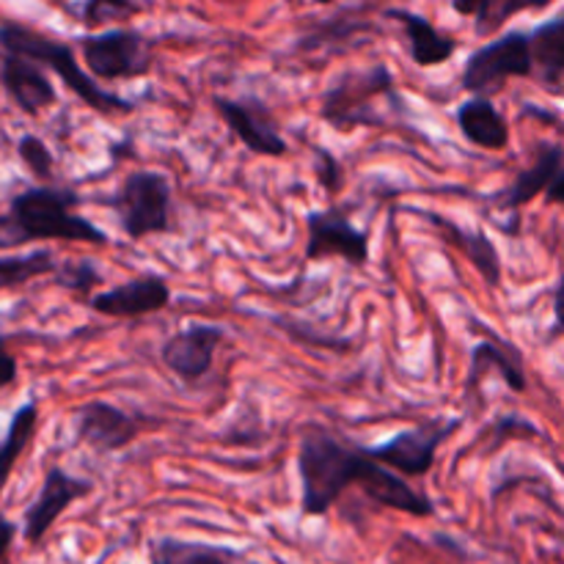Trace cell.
I'll return each mask as SVG.
<instances>
[{
  "instance_id": "cell-9",
  "label": "cell",
  "mask_w": 564,
  "mask_h": 564,
  "mask_svg": "<svg viewBox=\"0 0 564 564\" xmlns=\"http://www.w3.org/2000/svg\"><path fill=\"white\" fill-rule=\"evenodd\" d=\"M306 262L341 259L352 268H367L369 235L350 220V209L323 207L306 213Z\"/></svg>"
},
{
  "instance_id": "cell-2",
  "label": "cell",
  "mask_w": 564,
  "mask_h": 564,
  "mask_svg": "<svg viewBox=\"0 0 564 564\" xmlns=\"http://www.w3.org/2000/svg\"><path fill=\"white\" fill-rule=\"evenodd\" d=\"M80 204L83 196L72 187H25L11 196L9 209L0 215V251H14L36 240L110 246L108 231L77 215Z\"/></svg>"
},
{
  "instance_id": "cell-34",
  "label": "cell",
  "mask_w": 564,
  "mask_h": 564,
  "mask_svg": "<svg viewBox=\"0 0 564 564\" xmlns=\"http://www.w3.org/2000/svg\"><path fill=\"white\" fill-rule=\"evenodd\" d=\"M554 336H564V270L556 281V292H554V328H551V339Z\"/></svg>"
},
{
  "instance_id": "cell-6",
  "label": "cell",
  "mask_w": 564,
  "mask_h": 564,
  "mask_svg": "<svg viewBox=\"0 0 564 564\" xmlns=\"http://www.w3.org/2000/svg\"><path fill=\"white\" fill-rule=\"evenodd\" d=\"M83 64L94 80H138L152 72V42L138 28H110L77 39Z\"/></svg>"
},
{
  "instance_id": "cell-12",
  "label": "cell",
  "mask_w": 564,
  "mask_h": 564,
  "mask_svg": "<svg viewBox=\"0 0 564 564\" xmlns=\"http://www.w3.org/2000/svg\"><path fill=\"white\" fill-rule=\"evenodd\" d=\"M468 328L474 334H479V345L471 350V364H468V378H466V400L477 397V391L482 389V380L488 378V372L501 375L507 386H510L516 394H527L529 380H527V367H523V356L512 341H507L505 336L496 334L488 323L477 317H466Z\"/></svg>"
},
{
  "instance_id": "cell-15",
  "label": "cell",
  "mask_w": 564,
  "mask_h": 564,
  "mask_svg": "<svg viewBox=\"0 0 564 564\" xmlns=\"http://www.w3.org/2000/svg\"><path fill=\"white\" fill-rule=\"evenodd\" d=\"M88 308L105 317H143V314L163 312L171 303V286L163 275L141 273L119 286L97 292L88 297Z\"/></svg>"
},
{
  "instance_id": "cell-13",
  "label": "cell",
  "mask_w": 564,
  "mask_h": 564,
  "mask_svg": "<svg viewBox=\"0 0 564 564\" xmlns=\"http://www.w3.org/2000/svg\"><path fill=\"white\" fill-rule=\"evenodd\" d=\"M94 494V482L86 477H75L66 468L53 466L42 479V488L39 496L33 499V505L25 510L22 518V538L28 545H39L47 538L50 529L55 527L61 516L69 510L75 501L86 499Z\"/></svg>"
},
{
  "instance_id": "cell-16",
  "label": "cell",
  "mask_w": 564,
  "mask_h": 564,
  "mask_svg": "<svg viewBox=\"0 0 564 564\" xmlns=\"http://www.w3.org/2000/svg\"><path fill=\"white\" fill-rule=\"evenodd\" d=\"M413 213L422 215V218L438 231V237L446 246L457 248V251L471 262V268L482 275L485 284L501 286L505 270H501L499 248H496V242L490 240L482 229H466V226H460L457 220L446 218V215L441 213H430V209H413Z\"/></svg>"
},
{
  "instance_id": "cell-29",
  "label": "cell",
  "mask_w": 564,
  "mask_h": 564,
  "mask_svg": "<svg viewBox=\"0 0 564 564\" xmlns=\"http://www.w3.org/2000/svg\"><path fill=\"white\" fill-rule=\"evenodd\" d=\"M17 158H20V163L25 165L42 185L55 176L53 152H50V147L39 135H22L20 141H17Z\"/></svg>"
},
{
  "instance_id": "cell-10",
  "label": "cell",
  "mask_w": 564,
  "mask_h": 564,
  "mask_svg": "<svg viewBox=\"0 0 564 564\" xmlns=\"http://www.w3.org/2000/svg\"><path fill=\"white\" fill-rule=\"evenodd\" d=\"M215 113L220 116L231 135L248 149V152L259 154V158H286L290 154V143L279 132L275 116L262 99L257 97H224L215 94L213 97Z\"/></svg>"
},
{
  "instance_id": "cell-26",
  "label": "cell",
  "mask_w": 564,
  "mask_h": 564,
  "mask_svg": "<svg viewBox=\"0 0 564 564\" xmlns=\"http://www.w3.org/2000/svg\"><path fill=\"white\" fill-rule=\"evenodd\" d=\"M58 268V259L50 248H39L31 253H14V257H0V292L17 290L42 275H53Z\"/></svg>"
},
{
  "instance_id": "cell-3",
  "label": "cell",
  "mask_w": 564,
  "mask_h": 564,
  "mask_svg": "<svg viewBox=\"0 0 564 564\" xmlns=\"http://www.w3.org/2000/svg\"><path fill=\"white\" fill-rule=\"evenodd\" d=\"M0 53L20 55V58L33 61V64H39L42 69H50L53 75H58L61 83H64L86 108H91L94 113L127 116L138 110V105L132 102V99L99 86V83L83 69L72 44L47 36V33L36 31V28H28L14 20L0 22Z\"/></svg>"
},
{
  "instance_id": "cell-8",
  "label": "cell",
  "mask_w": 564,
  "mask_h": 564,
  "mask_svg": "<svg viewBox=\"0 0 564 564\" xmlns=\"http://www.w3.org/2000/svg\"><path fill=\"white\" fill-rule=\"evenodd\" d=\"M460 430L457 419H435V422L416 424V427L400 430L389 441L378 446H364L369 457L380 466L391 468L400 477L422 479L433 471L435 455L441 446Z\"/></svg>"
},
{
  "instance_id": "cell-20",
  "label": "cell",
  "mask_w": 564,
  "mask_h": 564,
  "mask_svg": "<svg viewBox=\"0 0 564 564\" xmlns=\"http://www.w3.org/2000/svg\"><path fill=\"white\" fill-rule=\"evenodd\" d=\"M457 130L468 143L485 152H505L510 147V124L488 97H468L457 108Z\"/></svg>"
},
{
  "instance_id": "cell-31",
  "label": "cell",
  "mask_w": 564,
  "mask_h": 564,
  "mask_svg": "<svg viewBox=\"0 0 564 564\" xmlns=\"http://www.w3.org/2000/svg\"><path fill=\"white\" fill-rule=\"evenodd\" d=\"M540 435V430L534 427L529 419L518 416V413H507V416H499L490 427V446L488 452H496L501 444H507L510 438H534Z\"/></svg>"
},
{
  "instance_id": "cell-28",
  "label": "cell",
  "mask_w": 564,
  "mask_h": 564,
  "mask_svg": "<svg viewBox=\"0 0 564 564\" xmlns=\"http://www.w3.org/2000/svg\"><path fill=\"white\" fill-rule=\"evenodd\" d=\"M55 284L61 290H69L75 292L77 297L88 301L91 297L94 286L102 284V273H99L97 264L91 259H72V262H58L55 268Z\"/></svg>"
},
{
  "instance_id": "cell-30",
  "label": "cell",
  "mask_w": 564,
  "mask_h": 564,
  "mask_svg": "<svg viewBox=\"0 0 564 564\" xmlns=\"http://www.w3.org/2000/svg\"><path fill=\"white\" fill-rule=\"evenodd\" d=\"M312 160H314V176H317V185L323 187L328 196H339L341 187H345V169H341L339 158H336L330 149L312 147Z\"/></svg>"
},
{
  "instance_id": "cell-7",
  "label": "cell",
  "mask_w": 564,
  "mask_h": 564,
  "mask_svg": "<svg viewBox=\"0 0 564 564\" xmlns=\"http://www.w3.org/2000/svg\"><path fill=\"white\" fill-rule=\"evenodd\" d=\"M532 53L527 31H507L474 50L463 64L460 88L471 97H494L516 77H532Z\"/></svg>"
},
{
  "instance_id": "cell-25",
  "label": "cell",
  "mask_w": 564,
  "mask_h": 564,
  "mask_svg": "<svg viewBox=\"0 0 564 564\" xmlns=\"http://www.w3.org/2000/svg\"><path fill=\"white\" fill-rule=\"evenodd\" d=\"M154 564H240V554L226 545L196 543V540L158 538L152 543Z\"/></svg>"
},
{
  "instance_id": "cell-36",
  "label": "cell",
  "mask_w": 564,
  "mask_h": 564,
  "mask_svg": "<svg viewBox=\"0 0 564 564\" xmlns=\"http://www.w3.org/2000/svg\"><path fill=\"white\" fill-rule=\"evenodd\" d=\"M545 202L549 204H564V160L560 163V169L554 171V176H551L549 187H545Z\"/></svg>"
},
{
  "instance_id": "cell-33",
  "label": "cell",
  "mask_w": 564,
  "mask_h": 564,
  "mask_svg": "<svg viewBox=\"0 0 564 564\" xmlns=\"http://www.w3.org/2000/svg\"><path fill=\"white\" fill-rule=\"evenodd\" d=\"M17 358L11 356V350L6 347V336H0V391L9 389L17 383Z\"/></svg>"
},
{
  "instance_id": "cell-17",
  "label": "cell",
  "mask_w": 564,
  "mask_h": 564,
  "mask_svg": "<svg viewBox=\"0 0 564 564\" xmlns=\"http://www.w3.org/2000/svg\"><path fill=\"white\" fill-rule=\"evenodd\" d=\"M0 86L25 116H39L58 102V91L47 69L20 55L0 53Z\"/></svg>"
},
{
  "instance_id": "cell-35",
  "label": "cell",
  "mask_w": 564,
  "mask_h": 564,
  "mask_svg": "<svg viewBox=\"0 0 564 564\" xmlns=\"http://www.w3.org/2000/svg\"><path fill=\"white\" fill-rule=\"evenodd\" d=\"M14 538H17V527L3 516V512H0V564H9V551H11V543H14Z\"/></svg>"
},
{
  "instance_id": "cell-19",
  "label": "cell",
  "mask_w": 564,
  "mask_h": 564,
  "mask_svg": "<svg viewBox=\"0 0 564 564\" xmlns=\"http://www.w3.org/2000/svg\"><path fill=\"white\" fill-rule=\"evenodd\" d=\"M564 160V147L562 143H540L538 152H534V160L529 169L518 171L516 180L510 182V187H505L501 193H496L494 204L501 209V213H518L521 207H527L529 202H534L538 196H543L545 187H549L551 176L560 169Z\"/></svg>"
},
{
  "instance_id": "cell-23",
  "label": "cell",
  "mask_w": 564,
  "mask_h": 564,
  "mask_svg": "<svg viewBox=\"0 0 564 564\" xmlns=\"http://www.w3.org/2000/svg\"><path fill=\"white\" fill-rule=\"evenodd\" d=\"M39 427V405L33 400L22 402L14 413H11L9 430H6L3 441H0V494L9 485L11 474H14L17 460L25 455V449L31 446L33 435Z\"/></svg>"
},
{
  "instance_id": "cell-1",
  "label": "cell",
  "mask_w": 564,
  "mask_h": 564,
  "mask_svg": "<svg viewBox=\"0 0 564 564\" xmlns=\"http://www.w3.org/2000/svg\"><path fill=\"white\" fill-rule=\"evenodd\" d=\"M297 474H301V512L306 518L328 516L341 494L352 485H358L375 505L386 510L405 512L413 518L435 516L433 499L411 488L391 468L375 463L364 452V444L341 438L317 424L301 433Z\"/></svg>"
},
{
  "instance_id": "cell-22",
  "label": "cell",
  "mask_w": 564,
  "mask_h": 564,
  "mask_svg": "<svg viewBox=\"0 0 564 564\" xmlns=\"http://www.w3.org/2000/svg\"><path fill=\"white\" fill-rule=\"evenodd\" d=\"M554 0H452V9L460 17H471L474 31L479 36H490V33L501 31L512 17L523 14V11H540L549 9Z\"/></svg>"
},
{
  "instance_id": "cell-4",
  "label": "cell",
  "mask_w": 564,
  "mask_h": 564,
  "mask_svg": "<svg viewBox=\"0 0 564 564\" xmlns=\"http://www.w3.org/2000/svg\"><path fill=\"white\" fill-rule=\"evenodd\" d=\"M380 102L408 108L397 88L394 72L386 64L347 69L325 88L323 99H319V119L334 127L336 132L383 130L394 121L383 113Z\"/></svg>"
},
{
  "instance_id": "cell-18",
  "label": "cell",
  "mask_w": 564,
  "mask_h": 564,
  "mask_svg": "<svg viewBox=\"0 0 564 564\" xmlns=\"http://www.w3.org/2000/svg\"><path fill=\"white\" fill-rule=\"evenodd\" d=\"M383 14L402 28L408 55H411V61L416 66L433 69V66H441L455 58L457 39L441 33L424 14H416L411 9H386Z\"/></svg>"
},
{
  "instance_id": "cell-27",
  "label": "cell",
  "mask_w": 564,
  "mask_h": 564,
  "mask_svg": "<svg viewBox=\"0 0 564 564\" xmlns=\"http://www.w3.org/2000/svg\"><path fill=\"white\" fill-rule=\"evenodd\" d=\"M138 14H143V6L138 0H80L77 20L88 31H97V28H108L113 22L135 20Z\"/></svg>"
},
{
  "instance_id": "cell-32",
  "label": "cell",
  "mask_w": 564,
  "mask_h": 564,
  "mask_svg": "<svg viewBox=\"0 0 564 564\" xmlns=\"http://www.w3.org/2000/svg\"><path fill=\"white\" fill-rule=\"evenodd\" d=\"M273 323L279 325L281 330H284L290 339H295L297 345H306V347H325V350H347L350 347V339H330V336H325V339H319V336H312L306 330V325L303 323H295V319H286V317H273Z\"/></svg>"
},
{
  "instance_id": "cell-11",
  "label": "cell",
  "mask_w": 564,
  "mask_h": 564,
  "mask_svg": "<svg viewBox=\"0 0 564 564\" xmlns=\"http://www.w3.org/2000/svg\"><path fill=\"white\" fill-rule=\"evenodd\" d=\"M143 419L121 411L113 402H83L72 416V444L86 446L97 455H113L141 435Z\"/></svg>"
},
{
  "instance_id": "cell-24",
  "label": "cell",
  "mask_w": 564,
  "mask_h": 564,
  "mask_svg": "<svg viewBox=\"0 0 564 564\" xmlns=\"http://www.w3.org/2000/svg\"><path fill=\"white\" fill-rule=\"evenodd\" d=\"M372 31L375 28L369 25L367 20L347 17L345 11V14H336L330 17V20L319 22L312 33L297 39L295 50H301V53H317V50H347L361 44V39Z\"/></svg>"
},
{
  "instance_id": "cell-14",
  "label": "cell",
  "mask_w": 564,
  "mask_h": 564,
  "mask_svg": "<svg viewBox=\"0 0 564 564\" xmlns=\"http://www.w3.org/2000/svg\"><path fill=\"white\" fill-rule=\"evenodd\" d=\"M224 325L191 323L163 341V347H160V361L180 380L196 383V380L209 375V369L215 364V352L224 345Z\"/></svg>"
},
{
  "instance_id": "cell-21",
  "label": "cell",
  "mask_w": 564,
  "mask_h": 564,
  "mask_svg": "<svg viewBox=\"0 0 564 564\" xmlns=\"http://www.w3.org/2000/svg\"><path fill=\"white\" fill-rule=\"evenodd\" d=\"M527 36L534 66L532 77L556 88L564 80V11L527 31Z\"/></svg>"
},
{
  "instance_id": "cell-5",
  "label": "cell",
  "mask_w": 564,
  "mask_h": 564,
  "mask_svg": "<svg viewBox=\"0 0 564 564\" xmlns=\"http://www.w3.org/2000/svg\"><path fill=\"white\" fill-rule=\"evenodd\" d=\"M108 207L119 218L127 240L169 235L174 229V193L171 180L160 171H132L119 191L108 198Z\"/></svg>"
},
{
  "instance_id": "cell-37",
  "label": "cell",
  "mask_w": 564,
  "mask_h": 564,
  "mask_svg": "<svg viewBox=\"0 0 564 564\" xmlns=\"http://www.w3.org/2000/svg\"><path fill=\"white\" fill-rule=\"evenodd\" d=\"M314 3H317V6H330V3H334V0H314Z\"/></svg>"
}]
</instances>
